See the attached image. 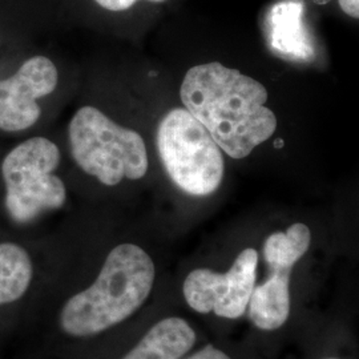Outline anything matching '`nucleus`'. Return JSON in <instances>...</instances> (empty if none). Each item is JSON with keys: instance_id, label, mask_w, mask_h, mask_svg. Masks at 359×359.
Segmentation results:
<instances>
[{"instance_id": "1", "label": "nucleus", "mask_w": 359, "mask_h": 359, "mask_svg": "<svg viewBox=\"0 0 359 359\" xmlns=\"http://www.w3.org/2000/svg\"><path fill=\"white\" fill-rule=\"evenodd\" d=\"M180 96L185 109L231 158L249 156L277 128V117L265 107L266 88L217 62L191 68Z\"/></svg>"}, {"instance_id": "2", "label": "nucleus", "mask_w": 359, "mask_h": 359, "mask_svg": "<svg viewBox=\"0 0 359 359\" xmlns=\"http://www.w3.org/2000/svg\"><path fill=\"white\" fill-rule=\"evenodd\" d=\"M154 281V261L145 250L135 244L116 246L96 280L65 302L60 329L75 338L103 333L142 308Z\"/></svg>"}, {"instance_id": "3", "label": "nucleus", "mask_w": 359, "mask_h": 359, "mask_svg": "<svg viewBox=\"0 0 359 359\" xmlns=\"http://www.w3.org/2000/svg\"><path fill=\"white\" fill-rule=\"evenodd\" d=\"M71 154L77 165L107 187L123 179H142L148 154L142 136L116 124L95 107H83L68 127Z\"/></svg>"}, {"instance_id": "4", "label": "nucleus", "mask_w": 359, "mask_h": 359, "mask_svg": "<svg viewBox=\"0 0 359 359\" xmlns=\"http://www.w3.org/2000/svg\"><path fill=\"white\" fill-rule=\"evenodd\" d=\"M60 157L57 145L40 136L20 142L4 157V205L13 222L31 224L43 213L65 205V182L53 175Z\"/></svg>"}, {"instance_id": "5", "label": "nucleus", "mask_w": 359, "mask_h": 359, "mask_svg": "<svg viewBox=\"0 0 359 359\" xmlns=\"http://www.w3.org/2000/svg\"><path fill=\"white\" fill-rule=\"evenodd\" d=\"M157 149L168 176L181 191L198 197L217 191L224 179V154L187 109L175 108L161 118Z\"/></svg>"}, {"instance_id": "6", "label": "nucleus", "mask_w": 359, "mask_h": 359, "mask_svg": "<svg viewBox=\"0 0 359 359\" xmlns=\"http://www.w3.org/2000/svg\"><path fill=\"white\" fill-rule=\"evenodd\" d=\"M258 253L245 249L226 273L196 269L188 274L182 293L188 305L197 313H215L221 318L243 317L256 286Z\"/></svg>"}, {"instance_id": "7", "label": "nucleus", "mask_w": 359, "mask_h": 359, "mask_svg": "<svg viewBox=\"0 0 359 359\" xmlns=\"http://www.w3.org/2000/svg\"><path fill=\"white\" fill-rule=\"evenodd\" d=\"M56 65L46 56H34L6 80H0V129L22 132L31 128L41 115L38 99L57 87Z\"/></svg>"}, {"instance_id": "8", "label": "nucleus", "mask_w": 359, "mask_h": 359, "mask_svg": "<svg viewBox=\"0 0 359 359\" xmlns=\"http://www.w3.org/2000/svg\"><path fill=\"white\" fill-rule=\"evenodd\" d=\"M269 278L255 286L249 301V317L261 330H277L290 314L292 269L271 268Z\"/></svg>"}, {"instance_id": "9", "label": "nucleus", "mask_w": 359, "mask_h": 359, "mask_svg": "<svg viewBox=\"0 0 359 359\" xmlns=\"http://www.w3.org/2000/svg\"><path fill=\"white\" fill-rule=\"evenodd\" d=\"M196 344L192 326L179 317L157 322L123 359H181Z\"/></svg>"}, {"instance_id": "10", "label": "nucleus", "mask_w": 359, "mask_h": 359, "mask_svg": "<svg viewBox=\"0 0 359 359\" xmlns=\"http://www.w3.org/2000/svg\"><path fill=\"white\" fill-rule=\"evenodd\" d=\"M34 261L22 245L0 244V308L20 301L32 286Z\"/></svg>"}, {"instance_id": "11", "label": "nucleus", "mask_w": 359, "mask_h": 359, "mask_svg": "<svg viewBox=\"0 0 359 359\" xmlns=\"http://www.w3.org/2000/svg\"><path fill=\"white\" fill-rule=\"evenodd\" d=\"M311 243V233L305 224H294L286 231L270 234L264 245V257L271 268L293 269L308 252Z\"/></svg>"}, {"instance_id": "12", "label": "nucleus", "mask_w": 359, "mask_h": 359, "mask_svg": "<svg viewBox=\"0 0 359 359\" xmlns=\"http://www.w3.org/2000/svg\"><path fill=\"white\" fill-rule=\"evenodd\" d=\"M299 13H302V3H281L274 8V36L273 44L289 52V47L299 46Z\"/></svg>"}, {"instance_id": "13", "label": "nucleus", "mask_w": 359, "mask_h": 359, "mask_svg": "<svg viewBox=\"0 0 359 359\" xmlns=\"http://www.w3.org/2000/svg\"><path fill=\"white\" fill-rule=\"evenodd\" d=\"M100 7H103L108 11H114V13H120V11H126L130 8L137 0H95ZM154 3H160L164 0H149Z\"/></svg>"}, {"instance_id": "14", "label": "nucleus", "mask_w": 359, "mask_h": 359, "mask_svg": "<svg viewBox=\"0 0 359 359\" xmlns=\"http://www.w3.org/2000/svg\"><path fill=\"white\" fill-rule=\"evenodd\" d=\"M185 359H231V357H228L224 351H221L217 347L208 345Z\"/></svg>"}, {"instance_id": "15", "label": "nucleus", "mask_w": 359, "mask_h": 359, "mask_svg": "<svg viewBox=\"0 0 359 359\" xmlns=\"http://www.w3.org/2000/svg\"><path fill=\"white\" fill-rule=\"evenodd\" d=\"M339 7L344 13H347L351 18H359V0H338Z\"/></svg>"}, {"instance_id": "16", "label": "nucleus", "mask_w": 359, "mask_h": 359, "mask_svg": "<svg viewBox=\"0 0 359 359\" xmlns=\"http://www.w3.org/2000/svg\"><path fill=\"white\" fill-rule=\"evenodd\" d=\"M281 145H283V142L278 140V142H276V147H281Z\"/></svg>"}]
</instances>
